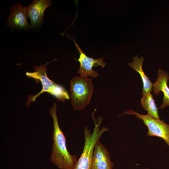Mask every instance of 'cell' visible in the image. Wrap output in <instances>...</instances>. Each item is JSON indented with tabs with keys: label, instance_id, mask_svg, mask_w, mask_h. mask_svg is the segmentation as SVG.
Listing matches in <instances>:
<instances>
[{
	"label": "cell",
	"instance_id": "7c38bea8",
	"mask_svg": "<svg viewBox=\"0 0 169 169\" xmlns=\"http://www.w3.org/2000/svg\"><path fill=\"white\" fill-rule=\"evenodd\" d=\"M142 97L141 103L144 109L147 112V115L155 119L160 120L158 113V108L151 92H141Z\"/></svg>",
	"mask_w": 169,
	"mask_h": 169
},
{
	"label": "cell",
	"instance_id": "5bb4252c",
	"mask_svg": "<svg viewBox=\"0 0 169 169\" xmlns=\"http://www.w3.org/2000/svg\"></svg>",
	"mask_w": 169,
	"mask_h": 169
},
{
	"label": "cell",
	"instance_id": "8fae6325",
	"mask_svg": "<svg viewBox=\"0 0 169 169\" xmlns=\"http://www.w3.org/2000/svg\"><path fill=\"white\" fill-rule=\"evenodd\" d=\"M144 60V58L143 56L138 58L136 55L133 57V61L129 63L128 64L140 74L143 84L142 91L151 92L153 87V84L142 69L143 63Z\"/></svg>",
	"mask_w": 169,
	"mask_h": 169
},
{
	"label": "cell",
	"instance_id": "4fadbf2b",
	"mask_svg": "<svg viewBox=\"0 0 169 169\" xmlns=\"http://www.w3.org/2000/svg\"><path fill=\"white\" fill-rule=\"evenodd\" d=\"M144 169H150L149 168H145Z\"/></svg>",
	"mask_w": 169,
	"mask_h": 169
},
{
	"label": "cell",
	"instance_id": "5b68a950",
	"mask_svg": "<svg viewBox=\"0 0 169 169\" xmlns=\"http://www.w3.org/2000/svg\"><path fill=\"white\" fill-rule=\"evenodd\" d=\"M124 115H134L142 120L148 128L147 135L162 138L169 147V124H167L163 120L156 119L147 115L139 114L132 110H128L119 116Z\"/></svg>",
	"mask_w": 169,
	"mask_h": 169
},
{
	"label": "cell",
	"instance_id": "9c48e42d",
	"mask_svg": "<svg viewBox=\"0 0 169 169\" xmlns=\"http://www.w3.org/2000/svg\"><path fill=\"white\" fill-rule=\"evenodd\" d=\"M52 4L49 0H35L28 6L27 16L30 19L32 28L42 24L45 10Z\"/></svg>",
	"mask_w": 169,
	"mask_h": 169
},
{
	"label": "cell",
	"instance_id": "6da1fadb",
	"mask_svg": "<svg viewBox=\"0 0 169 169\" xmlns=\"http://www.w3.org/2000/svg\"><path fill=\"white\" fill-rule=\"evenodd\" d=\"M57 105L54 102L49 112L53 120V141L50 159L60 169H73L77 161V157L70 154L67 149L66 140L59 124L56 113Z\"/></svg>",
	"mask_w": 169,
	"mask_h": 169
},
{
	"label": "cell",
	"instance_id": "52a82bcc",
	"mask_svg": "<svg viewBox=\"0 0 169 169\" xmlns=\"http://www.w3.org/2000/svg\"><path fill=\"white\" fill-rule=\"evenodd\" d=\"M28 7H24L19 2L13 6L6 20V25L18 29H29L32 27L27 21Z\"/></svg>",
	"mask_w": 169,
	"mask_h": 169
},
{
	"label": "cell",
	"instance_id": "3957f363",
	"mask_svg": "<svg viewBox=\"0 0 169 169\" xmlns=\"http://www.w3.org/2000/svg\"><path fill=\"white\" fill-rule=\"evenodd\" d=\"M42 64L39 66H35L34 69L35 71L33 72H27L26 74L29 78H33L36 83L41 82L42 88L41 90L35 95H30L27 103V107L31 101L34 102L36 98L40 94L44 92H48L56 97L58 100L64 102L65 100L69 99V95L64 88L50 80L47 74L46 65Z\"/></svg>",
	"mask_w": 169,
	"mask_h": 169
},
{
	"label": "cell",
	"instance_id": "7a4b0ae2",
	"mask_svg": "<svg viewBox=\"0 0 169 169\" xmlns=\"http://www.w3.org/2000/svg\"><path fill=\"white\" fill-rule=\"evenodd\" d=\"M95 111L92 115L95 126L93 132L86 126L84 129L85 138L84 144L83 152L73 169H91L92 158L94 148L97 141L100 139L102 134L109 129L100 126L103 120V117L100 116L96 119L94 116Z\"/></svg>",
	"mask_w": 169,
	"mask_h": 169
},
{
	"label": "cell",
	"instance_id": "277c9868",
	"mask_svg": "<svg viewBox=\"0 0 169 169\" xmlns=\"http://www.w3.org/2000/svg\"><path fill=\"white\" fill-rule=\"evenodd\" d=\"M71 102L73 109H84L92 97L94 90L92 80L81 76L73 78L70 81Z\"/></svg>",
	"mask_w": 169,
	"mask_h": 169
},
{
	"label": "cell",
	"instance_id": "ba28073f",
	"mask_svg": "<svg viewBox=\"0 0 169 169\" xmlns=\"http://www.w3.org/2000/svg\"><path fill=\"white\" fill-rule=\"evenodd\" d=\"M113 166L107 149L99 140L94 148L91 169H112Z\"/></svg>",
	"mask_w": 169,
	"mask_h": 169
},
{
	"label": "cell",
	"instance_id": "30bf717a",
	"mask_svg": "<svg viewBox=\"0 0 169 169\" xmlns=\"http://www.w3.org/2000/svg\"><path fill=\"white\" fill-rule=\"evenodd\" d=\"M158 77L156 82L153 84V90L156 95L159 94L161 91L164 94L162 104L159 107L161 109L169 106V87L167 83L169 79L168 72L161 69L158 70Z\"/></svg>",
	"mask_w": 169,
	"mask_h": 169
},
{
	"label": "cell",
	"instance_id": "8992f818",
	"mask_svg": "<svg viewBox=\"0 0 169 169\" xmlns=\"http://www.w3.org/2000/svg\"><path fill=\"white\" fill-rule=\"evenodd\" d=\"M67 37L73 40L80 54L79 58L77 59H75L79 61L80 64L79 69L77 73L79 74L80 76L83 77H97L98 76V72L97 71L93 70V67L94 66H100L103 68H104L105 65V63L103 61L104 58H97L95 59L93 58L87 56L80 48L74 40L69 37Z\"/></svg>",
	"mask_w": 169,
	"mask_h": 169
}]
</instances>
